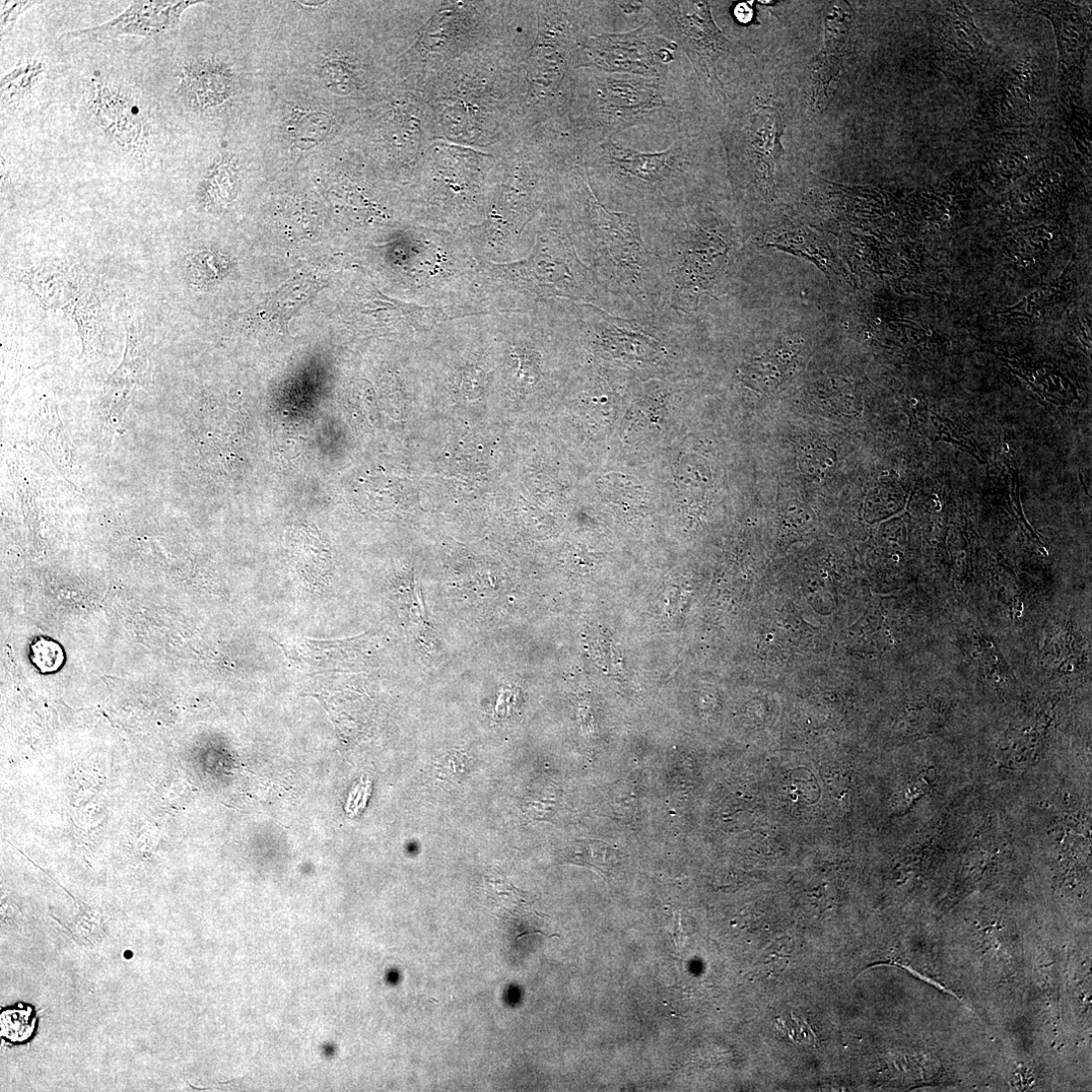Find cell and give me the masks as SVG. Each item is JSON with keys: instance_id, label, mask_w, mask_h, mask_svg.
Instances as JSON below:
<instances>
[{"instance_id": "cell-1", "label": "cell", "mask_w": 1092, "mask_h": 1092, "mask_svg": "<svg viewBox=\"0 0 1092 1092\" xmlns=\"http://www.w3.org/2000/svg\"><path fill=\"white\" fill-rule=\"evenodd\" d=\"M688 94L674 73L646 78L581 68L567 115L556 126L581 154L632 128L645 126L672 140L686 133Z\"/></svg>"}, {"instance_id": "cell-2", "label": "cell", "mask_w": 1092, "mask_h": 1092, "mask_svg": "<svg viewBox=\"0 0 1092 1092\" xmlns=\"http://www.w3.org/2000/svg\"><path fill=\"white\" fill-rule=\"evenodd\" d=\"M695 148L687 133L662 152H641L613 138L586 148L581 157L589 180L616 193L641 212L674 214L694 169Z\"/></svg>"}, {"instance_id": "cell-3", "label": "cell", "mask_w": 1092, "mask_h": 1092, "mask_svg": "<svg viewBox=\"0 0 1092 1092\" xmlns=\"http://www.w3.org/2000/svg\"><path fill=\"white\" fill-rule=\"evenodd\" d=\"M642 3L663 35L686 53L698 82L712 99L726 105L727 94L718 76V64L732 52V44L714 22L709 3L690 0Z\"/></svg>"}, {"instance_id": "cell-4", "label": "cell", "mask_w": 1092, "mask_h": 1092, "mask_svg": "<svg viewBox=\"0 0 1092 1092\" xmlns=\"http://www.w3.org/2000/svg\"><path fill=\"white\" fill-rule=\"evenodd\" d=\"M679 46L666 38L651 16L640 28L589 37L578 56V70L594 68L608 73L666 78Z\"/></svg>"}, {"instance_id": "cell-5", "label": "cell", "mask_w": 1092, "mask_h": 1092, "mask_svg": "<svg viewBox=\"0 0 1092 1092\" xmlns=\"http://www.w3.org/2000/svg\"><path fill=\"white\" fill-rule=\"evenodd\" d=\"M568 177L586 228L637 279L646 259L639 221L629 214L607 209L597 199L582 163L576 164Z\"/></svg>"}, {"instance_id": "cell-6", "label": "cell", "mask_w": 1092, "mask_h": 1092, "mask_svg": "<svg viewBox=\"0 0 1092 1092\" xmlns=\"http://www.w3.org/2000/svg\"><path fill=\"white\" fill-rule=\"evenodd\" d=\"M91 111L112 139L131 152L148 144L147 121L132 95L107 85L97 87Z\"/></svg>"}, {"instance_id": "cell-7", "label": "cell", "mask_w": 1092, "mask_h": 1092, "mask_svg": "<svg viewBox=\"0 0 1092 1092\" xmlns=\"http://www.w3.org/2000/svg\"><path fill=\"white\" fill-rule=\"evenodd\" d=\"M193 4L196 3L135 2L108 23L65 35L88 40L111 39L121 35L159 36L174 28L183 11Z\"/></svg>"}, {"instance_id": "cell-8", "label": "cell", "mask_w": 1092, "mask_h": 1092, "mask_svg": "<svg viewBox=\"0 0 1092 1092\" xmlns=\"http://www.w3.org/2000/svg\"><path fill=\"white\" fill-rule=\"evenodd\" d=\"M782 131L780 115L773 108L759 109L742 130L745 156L766 194L772 192L775 162L783 153Z\"/></svg>"}, {"instance_id": "cell-9", "label": "cell", "mask_w": 1092, "mask_h": 1092, "mask_svg": "<svg viewBox=\"0 0 1092 1092\" xmlns=\"http://www.w3.org/2000/svg\"><path fill=\"white\" fill-rule=\"evenodd\" d=\"M84 273L76 265L52 261L20 270L19 279L37 296L44 309L64 310L78 294Z\"/></svg>"}, {"instance_id": "cell-10", "label": "cell", "mask_w": 1092, "mask_h": 1092, "mask_svg": "<svg viewBox=\"0 0 1092 1092\" xmlns=\"http://www.w3.org/2000/svg\"><path fill=\"white\" fill-rule=\"evenodd\" d=\"M181 85L189 104L200 111L219 107L232 92L229 73L220 64L211 61L189 64Z\"/></svg>"}, {"instance_id": "cell-11", "label": "cell", "mask_w": 1092, "mask_h": 1092, "mask_svg": "<svg viewBox=\"0 0 1092 1092\" xmlns=\"http://www.w3.org/2000/svg\"><path fill=\"white\" fill-rule=\"evenodd\" d=\"M127 348L120 369L111 377L106 389L114 402L126 401L134 388L142 383L148 365V355L141 326L133 317L126 321Z\"/></svg>"}, {"instance_id": "cell-12", "label": "cell", "mask_w": 1092, "mask_h": 1092, "mask_svg": "<svg viewBox=\"0 0 1092 1092\" xmlns=\"http://www.w3.org/2000/svg\"><path fill=\"white\" fill-rule=\"evenodd\" d=\"M63 311L76 321L85 353L94 355L101 351L106 329V312L97 289L87 276L75 299Z\"/></svg>"}, {"instance_id": "cell-13", "label": "cell", "mask_w": 1092, "mask_h": 1092, "mask_svg": "<svg viewBox=\"0 0 1092 1092\" xmlns=\"http://www.w3.org/2000/svg\"><path fill=\"white\" fill-rule=\"evenodd\" d=\"M843 66V53L823 49L810 62L813 111L823 112L829 104V88Z\"/></svg>"}, {"instance_id": "cell-14", "label": "cell", "mask_w": 1092, "mask_h": 1092, "mask_svg": "<svg viewBox=\"0 0 1092 1092\" xmlns=\"http://www.w3.org/2000/svg\"><path fill=\"white\" fill-rule=\"evenodd\" d=\"M484 890L487 905L500 915L504 913L516 916L523 913L528 906L525 894L502 876H486Z\"/></svg>"}, {"instance_id": "cell-15", "label": "cell", "mask_w": 1092, "mask_h": 1092, "mask_svg": "<svg viewBox=\"0 0 1092 1092\" xmlns=\"http://www.w3.org/2000/svg\"><path fill=\"white\" fill-rule=\"evenodd\" d=\"M45 71V63L40 60H29L20 65L2 80V100L6 104H13L30 95L38 85Z\"/></svg>"}, {"instance_id": "cell-16", "label": "cell", "mask_w": 1092, "mask_h": 1092, "mask_svg": "<svg viewBox=\"0 0 1092 1092\" xmlns=\"http://www.w3.org/2000/svg\"><path fill=\"white\" fill-rule=\"evenodd\" d=\"M568 862L609 873L617 865L618 854L605 843L582 841L574 846L566 856Z\"/></svg>"}, {"instance_id": "cell-17", "label": "cell", "mask_w": 1092, "mask_h": 1092, "mask_svg": "<svg viewBox=\"0 0 1092 1092\" xmlns=\"http://www.w3.org/2000/svg\"><path fill=\"white\" fill-rule=\"evenodd\" d=\"M319 287L313 280H300L291 283L270 299L269 311L283 318V320H288L306 304Z\"/></svg>"}, {"instance_id": "cell-18", "label": "cell", "mask_w": 1092, "mask_h": 1092, "mask_svg": "<svg viewBox=\"0 0 1092 1092\" xmlns=\"http://www.w3.org/2000/svg\"><path fill=\"white\" fill-rule=\"evenodd\" d=\"M331 121L322 113L303 117L293 127V136L300 149L308 150L319 144L330 131Z\"/></svg>"}, {"instance_id": "cell-19", "label": "cell", "mask_w": 1092, "mask_h": 1092, "mask_svg": "<svg viewBox=\"0 0 1092 1092\" xmlns=\"http://www.w3.org/2000/svg\"><path fill=\"white\" fill-rule=\"evenodd\" d=\"M35 1029L31 1010H8L2 1015V1036L14 1043L28 1040Z\"/></svg>"}, {"instance_id": "cell-20", "label": "cell", "mask_w": 1092, "mask_h": 1092, "mask_svg": "<svg viewBox=\"0 0 1092 1092\" xmlns=\"http://www.w3.org/2000/svg\"><path fill=\"white\" fill-rule=\"evenodd\" d=\"M233 182L234 176L228 167L219 165L214 169L206 184V197L209 202L219 206L229 203L233 196Z\"/></svg>"}, {"instance_id": "cell-21", "label": "cell", "mask_w": 1092, "mask_h": 1092, "mask_svg": "<svg viewBox=\"0 0 1092 1092\" xmlns=\"http://www.w3.org/2000/svg\"><path fill=\"white\" fill-rule=\"evenodd\" d=\"M32 660L42 672L49 673L60 668L64 654L56 643L40 640L32 646Z\"/></svg>"}, {"instance_id": "cell-22", "label": "cell", "mask_w": 1092, "mask_h": 1092, "mask_svg": "<svg viewBox=\"0 0 1092 1092\" xmlns=\"http://www.w3.org/2000/svg\"><path fill=\"white\" fill-rule=\"evenodd\" d=\"M36 2H2V13H0V31H2V37L10 33L19 18L35 5Z\"/></svg>"}, {"instance_id": "cell-23", "label": "cell", "mask_w": 1092, "mask_h": 1092, "mask_svg": "<svg viewBox=\"0 0 1092 1092\" xmlns=\"http://www.w3.org/2000/svg\"><path fill=\"white\" fill-rule=\"evenodd\" d=\"M792 1019L791 1027H786L787 1036L796 1043L814 1045L816 1037L808 1023L803 1018H798L793 1014Z\"/></svg>"}, {"instance_id": "cell-24", "label": "cell", "mask_w": 1092, "mask_h": 1092, "mask_svg": "<svg viewBox=\"0 0 1092 1092\" xmlns=\"http://www.w3.org/2000/svg\"><path fill=\"white\" fill-rule=\"evenodd\" d=\"M327 76L329 84L337 85H349L351 81L350 72L341 63L330 64L327 67Z\"/></svg>"}, {"instance_id": "cell-25", "label": "cell", "mask_w": 1092, "mask_h": 1092, "mask_svg": "<svg viewBox=\"0 0 1092 1092\" xmlns=\"http://www.w3.org/2000/svg\"><path fill=\"white\" fill-rule=\"evenodd\" d=\"M734 16L738 22L745 24L752 20L754 14L746 4H740L735 7Z\"/></svg>"}, {"instance_id": "cell-26", "label": "cell", "mask_w": 1092, "mask_h": 1092, "mask_svg": "<svg viewBox=\"0 0 1092 1092\" xmlns=\"http://www.w3.org/2000/svg\"><path fill=\"white\" fill-rule=\"evenodd\" d=\"M618 7L626 14H638L644 10L642 2H616Z\"/></svg>"}, {"instance_id": "cell-27", "label": "cell", "mask_w": 1092, "mask_h": 1092, "mask_svg": "<svg viewBox=\"0 0 1092 1092\" xmlns=\"http://www.w3.org/2000/svg\"><path fill=\"white\" fill-rule=\"evenodd\" d=\"M513 104H514V110H515V103H514V99H513ZM515 117H516V111H515ZM516 123H517V120H516ZM517 126H518V125H517ZM519 130H520V129H519Z\"/></svg>"}]
</instances>
